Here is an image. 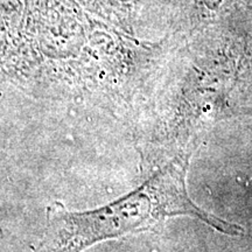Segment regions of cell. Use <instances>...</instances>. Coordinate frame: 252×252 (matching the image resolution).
I'll return each mask as SVG.
<instances>
[{"instance_id": "2", "label": "cell", "mask_w": 252, "mask_h": 252, "mask_svg": "<svg viewBox=\"0 0 252 252\" xmlns=\"http://www.w3.org/2000/svg\"><path fill=\"white\" fill-rule=\"evenodd\" d=\"M247 6H252V0H184L182 12L191 32H195Z\"/></svg>"}, {"instance_id": "1", "label": "cell", "mask_w": 252, "mask_h": 252, "mask_svg": "<svg viewBox=\"0 0 252 252\" xmlns=\"http://www.w3.org/2000/svg\"><path fill=\"white\" fill-rule=\"evenodd\" d=\"M190 153L167 163L139 188L109 206L89 213H59L52 217V252H81L104 239L150 229L174 216H190L223 234L239 236L242 226L201 209L186 185Z\"/></svg>"}]
</instances>
